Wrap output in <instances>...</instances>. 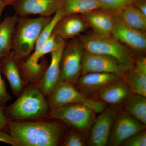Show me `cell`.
Segmentation results:
<instances>
[{
    "instance_id": "obj_6",
    "label": "cell",
    "mask_w": 146,
    "mask_h": 146,
    "mask_svg": "<svg viewBox=\"0 0 146 146\" xmlns=\"http://www.w3.org/2000/svg\"><path fill=\"white\" fill-rule=\"evenodd\" d=\"M84 52L79 39L66 43L60 61L59 81L75 86L82 76Z\"/></svg>"
},
{
    "instance_id": "obj_33",
    "label": "cell",
    "mask_w": 146,
    "mask_h": 146,
    "mask_svg": "<svg viewBox=\"0 0 146 146\" xmlns=\"http://www.w3.org/2000/svg\"><path fill=\"white\" fill-rule=\"evenodd\" d=\"M7 5H13L18 0H3Z\"/></svg>"
},
{
    "instance_id": "obj_21",
    "label": "cell",
    "mask_w": 146,
    "mask_h": 146,
    "mask_svg": "<svg viewBox=\"0 0 146 146\" xmlns=\"http://www.w3.org/2000/svg\"><path fill=\"white\" fill-rule=\"evenodd\" d=\"M18 19L16 14L6 17L0 23V60L11 52L13 33Z\"/></svg>"
},
{
    "instance_id": "obj_4",
    "label": "cell",
    "mask_w": 146,
    "mask_h": 146,
    "mask_svg": "<svg viewBox=\"0 0 146 146\" xmlns=\"http://www.w3.org/2000/svg\"><path fill=\"white\" fill-rule=\"evenodd\" d=\"M78 36L85 51L111 56L124 65L133 66L135 53L112 36H100L94 32Z\"/></svg>"
},
{
    "instance_id": "obj_13",
    "label": "cell",
    "mask_w": 146,
    "mask_h": 146,
    "mask_svg": "<svg viewBox=\"0 0 146 146\" xmlns=\"http://www.w3.org/2000/svg\"><path fill=\"white\" fill-rule=\"evenodd\" d=\"M66 43V41L56 35L54 48L50 53V63L37 85L45 96L51 92L59 81L60 61Z\"/></svg>"
},
{
    "instance_id": "obj_9",
    "label": "cell",
    "mask_w": 146,
    "mask_h": 146,
    "mask_svg": "<svg viewBox=\"0 0 146 146\" xmlns=\"http://www.w3.org/2000/svg\"><path fill=\"white\" fill-rule=\"evenodd\" d=\"M95 118L90 129L88 144L91 146H107L114 121L121 105H110Z\"/></svg>"
},
{
    "instance_id": "obj_17",
    "label": "cell",
    "mask_w": 146,
    "mask_h": 146,
    "mask_svg": "<svg viewBox=\"0 0 146 146\" xmlns=\"http://www.w3.org/2000/svg\"><path fill=\"white\" fill-rule=\"evenodd\" d=\"M88 27L81 15L72 14L61 18L56 25L53 33L66 41L78 36Z\"/></svg>"
},
{
    "instance_id": "obj_12",
    "label": "cell",
    "mask_w": 146,
    "mask_h": 146,
    "mask_svg": "<svg viewBox=\"0 0 146 146\" xmlns=\"http://www.w3.org/2000/svg\"><path fill=\"white\" fill-rule=\"evenodd\" d=\"M111 36L137 53L145 52L146 50V35L143 32L126 25L117 17H114Z\"/></svg>"
},
{
    "instance_id": "obj_15",
    "label": "cell",
    "mask_w": 146,
    "mask_h": 146,
    "mask_svg": "<svg viewBox=\"0 0 146 146\" xmlns=\"http://www.w3.org/2000/svg\"><path fill=\"white\" fill-rule=\"evenodd\" d=\"M97 93L99 100L110 105H121L133 94L123 77L108 84Z\"/></svg>"
},
{
    "instance_id": "obj_3",
    "label": "cell",
    "mask_w": 146,
    "mask_h": 146,
    "mask_svg": "<svg viewBox=\"0 0 146 146\" xmlns=\"http://www.w3.org/2000/svg\"><path fill=\"white\" fill-rule=\"evenodd\" d=\"M50 110L45 96L33 84L23 90L16 101L5 108L9 121L42 118L48 115Z\"/></svg>"
},
{
    "instance_id": "obj_29",
    "label": "cell",
    "mask_w": 146,
    "mask_h": 146,
    "mask_svg": "<svg viewBox=\"0 0 146 146\" xmlns=\"http://www.w3.org/2000/svg\"><path fill=\"white\" fill-rule=\"evenodd\" d=\"M0 142L5 143L10 145L17 146L13 138L9 133L5 130H0Z\"/></svg>"
},
{
    "instance_id": "obj_7",
    "label": "cell",
    "mask_w": 146,
    "mask_h": 146,
    "mask_svg": "<svg viewBox=\"0 0 146 146\" xmlns=\"http://www.w3.org/2000/svg\"><path fill=\"white\" fill-rule=\"evenodd\" d=\"M95 112L81 104L67 105L50 110V118L59 120L84 134L89 130L96 118Z\"/></svg>"
},
{
    "instance_id": "obj_14",
    "label": "cell",
    "mask_w": 146,
    "mask_h": 146,
    "mask_svg": "<svg viewBox=\"0 0 146 146\" xmlns=\"http://www.w3.org/2000/svg\"><path fill=\"white\" fill-rule=\"evenodd\" d=\"M63 0H18L12 5L20 17L32 15L51 17L63 6Z\"/></svg>"
},
{
    "instance_id": "obj_11",
    "label": "cell",
    "mask_w": 146,
    "mask_h": 146,
    "mask_svg": "<svg viewBox=\"0 0 146 146\" xmlns=\"http://www.w3.org/2000/svg\"><path fill=\"white\" fill-rule=\"evenodd\" d=\"M131 67L111 56L92 53L84 50L82 75L91 73H106L123 76Z\"/></svg>"
},
{
    "instance_id": "obj_2",
    "label": "cell",
    "mask_w": 146,
    "mask_h": 146,
    "mask_svg": "<svg viewBox=\"0 0 146 146\" xmlns=\"http://www.w3.org/2000/svg\"><path fill=\"white\" fill-rule=\"evenodd\" d=\"M52 18L19 17L13 33L11 52L19 62L25 60L31 54L40 34Z\"/></svg>"
},
{
    "instance_id": "obj_8",
    "label": "cell",
    "mask_w": 146,
    "mask_h": 146,
    "mask_svg": "<svg viewBox=\"0 0 146 146\" xmlns=\"http://www.w3.org/2000/svg\"><path fill=\"white\" fill-rule=\"evenodd\" d=\"M56 35L53 32L43 47L34 50L25 60L19 62L20 70L24 83L31 82L37 85L46 70V60L43 57L50 53L54 48Z\"/></svg>"
},
{
    "instance_id": "obj_10",
    "label": "cell",
    "mask_w": 146,
    "mask_h": 146,
    "mask_svg": "<svg viewBox=\"0 0 146 146\" xmlns=\"http://www.w3.org/2000/svg\"><path fill=\"white\" fill-rule=\"evenodd\" d=\"M145 129V125L121 108L112 125L107 145L120 146L128 138Z\"/></svg>"
},
{
    "instance_id": "obj_27",
    "label": "cell",
    "mask_w": 146,
    "mask_h": 146,
    "mask_svg": "<svg viewBox=\"0 0 146 146\" xmlns=\"http://www.w3.org/2000/svg\"><path fill=\"white\" fill-rule=\"evenodd\" d=\"M122 146H146V131L145 129L126 140L121 144Z\"/></svg>"
},
{
    "instance_id": "obj_20",
    "label": "cell",
    "mask_w": 146,
    "mask_h": 146,
    "mask_svg": "<svg viewBox=\"0 0 146 146\" xmlns=\"http://www.w3.org/2000/svg\"><path fill=\"white\" fill-rule=\"evenodd\" d=\"M81 15L95 33L102 36H111L114 24V17L112 15L100 9Z\"/></svg>"
},
{
    "instance_id": "obj_18",
    "label": "cell",
    "mask_w": 146,
    "mask_h": 146,
    "mask_svg": "<svg viewBox=\"0 0 146 146\" xmlns=\"http://www.w3.org/2000/svg\"><path fill=\"white\" fill-rule=\"evenodd\" d=\"M133 94L146 97V57L136 58L131 68L123 76Z\"/></svg>"
},
{
    "instance_id": "obj_5",
    "label": "cell",
    "mask_w": 146,
    "mask_h": 146,
    "mask_svg": "<svg viewBox=\"0 0 146 146\" xmlns=\"http://www.w3.org/2000/svg\"><path fill=\"white\" fill-rule=\"evenodd\" d=\"M50 110L71 104H81L100 113L106 107V104L99 100L90 98L75 86L64 82L58 81L51 92L47 96Z\"/></svg>"
},
{
    "instance_id": "obj_16",
    "label": "cell",
    "mask_w": 146,
    "mask_h": 146,
    "mask_svg": "<svg viewBox=\"0 0 146 146\" xmlns=\"http://www.w3.org/2000/svg\"><path fill=\"white\" fill-rule=\"evenodd\" d=\"M122 77L123 76L111 73H89L82 75L75 86L79 91L86 95L97 93L108 84Z\"/></svg>"
},
{
    "instance_id": "obj_28",
    "label": "cell",
    "mask_w": 146,
    "mask_h": 146,
    "mask_svg": "<svg viewBox=\"0 0 146 146\" xmlns=\"http://www.w3.org/2000/svg\"><path fill=\"white\" fill-rule=\"evenodd\" d=\"M0 70V108H5L7 103L11 99L7 92L5 82L3 79Z\"/></svg>"
},
{
    "instance_id": "obj_24",
    "label": "cell",
    "mask_w": 146,
    "mask_h": 146,
    "mask_svg": "<svg viewBox=\"0 0 146 146\" xmlns=\"http://www.w3.org/2000/svg\"><path fill=\"white\" fill-rule=\"evenodd\" d=\"M64 16L85 14L100 9L98 0H63L61 7Z\"/></svg>"
},
{
    "instance_id": "obj_25",
    "label": "cell",
    "mask_w": 146,
    "mask_h": 146,
    "mask_svg": "<svg viewBox=\"0 0 146 146\" xmlns=\"http://www.w3.org/2000/svg\"><path fill=\"white\" fill-rule=\"evenodd\" d=\"M136 0H98L100 9L112 16H116L124 8Z\"/></svg>"
},
{
    "instance_id": "obj_1",
    "label": "cell",
    "mask_w": 146,
    "mask_h": 146,
    "mask_svg": "<svg viewBox=\"0 0 146 146\" xmlns=\"http://www.w3.org/2000/svg\"><path fill=\"white\" fill-rule=\"evenodd\" d=\"M35 122L9 121L8 132L17 146H56L64 135L65 127L61 121Z\"/></svg>"
},
{
    "instance_id": "obj_19",
    "label": "cell",
    "mask_w": 146,
    "mask_h": 146,
    "mask_svg": "<svg viewBox=\"0 0 146 146\" xmlns=\"http://www.w3.org/2000/svg\"><path fill=\"white\" fill-rule=\"evenodd\" d=\"M0 70L6 77L16 96H19L24 85L19 62L11 53L0 60Z\"/></svg>"
},
{
    "instance_id": "obj_30",
    "label": "cell",
    "mask_w": 146,
    "mask_h": 146,
    "mask_svg": "<svg viewBox=\"0 0 146 146\" xmlns=\"http://www.w3.org/2000/svg\"><path fill=\"white\" fill-rule=\"evenodd\" d=\"M9 121L5 115V108H0V130L6 129Z\"/></svg>"
},
{
    "instance_id": "obj_23",
    "label": "cell",
    "mask_w": 146,
    "mask_h": 146,
    "mask_svg": "<svg viewBox=\"0 0 146 146\" xmlns=\"http://www.w3.org/2000/svg\"><path fill=\"white\" fill-rule=\"evenodd\" d=\"M114 17L119 18L132 28L145 33L146 17L132 5L126 7Z\"/></svg>"
},
{
    "instance_id": "obj_26",
    "label": "cell",
    "mask_w": 146,
    "mask_h": 146,
    "mask_svg": "<svg viewBox=\"0 0 146 146\" xmlns=\"http://www.w3.org/2000/svg\"><path fill=\"white\" fill-rule=\"evenodd\" d=\"M60 143L61 145L63 146L86 145L84 133L74 128L71 129L63 137Z\"/></svg>"
},
{
    "instance_id": "obj_32",
    "label": "cell",
    "mask_w": 146,
    "mask_h": 146,
    "mask_svg": "<svg viewBox=\"0 0 146 146\" xmlns=\"http://www.w3.org/2000/svg\"><path fill=\"white\" fill-rule=\"evenodd\" d=\"M7 6V5L3 0H0V18H1L3 11Z\"/></svg>"
},
{
    "instance_id": "obj_31",
    "label": "cell",
    "mask_w": 146,
    "mask_h": 146,
    "mask_svg": "<svg viewBox=\"0 0 146 146\" xmlns=\"http://www.w3.org/2000/svg\"><path fill=\"white\" fill-rule=\"evenodd\" d=\"M131 5L146 17V0H136Z\"/></svg>"
},
{
    "instance_id": "obj_22",
    "label": "cell",
    "mask_w": 146,
    "mask_h": 146,
    "mask_svg": "<svg viewBox=\"0 0 146 146\" xmlns=\"http://www.w3.org/2000/svg\"><path fill=\"white\" fill-rule=\"evenodd\" d=\"M146 97L132 94L124 102L121 109L146 125Z\"/></svg>"
}]
</instances>
